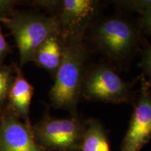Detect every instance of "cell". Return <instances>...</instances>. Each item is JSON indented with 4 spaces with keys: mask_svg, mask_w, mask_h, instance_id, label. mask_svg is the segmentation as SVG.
Listing matches in <instances>:
<instances>
[{
    "mask_svg": "<svg viewBox=\"0 0 151 151\" xmlns=\"http://www.w3.org/2000/svg\"><path fill=\"white\" fill-rule=\"evenodd\" d=\"M85 33L86 31H81L61 37L62 59L49 92L52 106L68 111L71 116H78L77 107L86 72L88 52L84 42Z\"/></svg>",
    "mask_w": 151,
    "mask_h": 151,
    "instance_id": "cell-1",
    "label": "cell"
},
{
    "mask_svg": "<svg viewBox=\"0 0 151 151\" xmlns=\"http://www.w3.org/2000/svg\"><path fill=\"white\" fill-rule=\"evenodd\" d=\"M4 24L14 37L20 56V67L32 62L41 45L48 38L61 37L62 30L55 16L29 11H15L11 16L2 18Z\"/></svg>",
    "mask_w": 151,
    "mask_h": 151,
    "instance_id": "cell-2",
    "label": "cell"
},
{
    "mask_svg": "<svg viewBox=\"0 0 151 151\" xmlns=\"http://www.w3.org/2000/svg\"><path fill=\"white\" fill-rule=\"evenodd\" d=\"M86 121L78 116L58 118L46 113L32 125L37 142L46 151H81Z\"/></svg>",
    "mask_w": 151,
    "mask_h": 151,
    "instance_id": "cell-3",
    "label": "cell"
},
{
    "mask_svg": "<svg viewBox=\"0 0 151 151\" xmlns=\"http://www.w3.org/2000/svg\"><path fill=\"white\" fill-rule=\"evenodd\" d=\"M139 78L127 82L109 66L104 64L94 65L86 71L81 96L92 101L129 102L132 98V88Z\"/></svg>",
    "mask_w": 151,
    "mask_h": 151,
    "instance_id": "cell-4",
    "label": "cell"
},
{
    "mask_svg": "<svg viewBox=\"0 0 151 151\" xmlns=\"http://www.w3.org/2000/svg\"><path fill=\"white\" fill-rule=\"evenodd\" d=\"M92 39L101 52L118 60L133 50L139 41V33L127 20L113 17L105 19L94 27Z\"/></svg>",
    "mask_w": 151,
    "mask_h": 151,
    "instance_id": "cell-5",
    "label": "cell"
},
{
    "mask_svg": "<svg viewBox=\"0 0 151 151\" xmlns=\"http://www.w3.org/2000/svg\"><path fill=\"white\" fill-rule=\"evenodd\" d=\"M120 151H140L151 139V85L143 76Z\"/></svg>",
    "mask_w": 151,
    "mask_h": 151,
    "instance_id": "cell-6",
    "label": "cell"
},
{
    "mask_svg": "<svg viewBox=\"0 0 151 151\" xmlns=\"http://www.w3.org/2000/svg\"><path fill=\"white\" fill-rule=\"evenodd\" d=\"M0 151H46L36 141L32 125L4 108L0 114Z\"/></svg>",
    "mask_w": 151,
    "mask_h": 151,
    "instance_id": "cell-7",
    "label": "cell"
},
{
    "mask_svg": "<svg viewBox=\"0 0 151 151\" xmlns=\"http://www.w3.org/2000/svg\"><path fill=\"white\" fill-rule=\"evenodd\" d=\"M99 9V1L93 0L59 1L55 15L61 27V37L81 31H86Z\"/></svg>",
    "mask_w": 151,
    "mask_h": 151,
    "instance_id": "cell-8",
    "label": "cell"
},
{
    "mask_svg": "<svg viewBox=\"0 0 151 151\" xmlns=\"http://www.w3.org/2000/svg\"><path fill=\"white\" fill-rule=\"evenodd\" d=\"M14 67L15 76L5 108L25 123L32 124L29 118L30 106L35 88L25 78L21 68L16 64H14Z\"/></svg>",
    "mask_w": 151,
    "mask_h": 151,
    "instance_id": "cell-9",
    "label": "cell"
},
{
    "mask_svg": "<svg viewBox=\"0 0 151 151\" xmlns=\"http://www.w3.org/2000/svg\"><path fill=\"white\" fill-rule=\"evenodd\" d=\"M62 55L63 42L61 37H51L39 47L32 62L55 76L61 64Z\"/></svg>",
    "mask_w": 151,
    "mask_h": 151,
    "instance_id": "cell-10",
    "label": "cell"
},
{
    "mask_svg": "<svg viewBox=\"0 0 151 151\" xmlns=\"http://www.w3.org/2000/svg\"><path fill=\"white\" fill-rule=\"evenodd\" d=\"M81 151H111L106 130L97 119L90 118L86 120Z\"/></svg>",
    "mask_w": 151,
    "mask_h": 151,
    "instance_id": "cell-11",
    "label": "cell"
},
{
    "mask_svg": "<svg viewBox=\"0 0 151 151\" xmlns=\"http://www.w3.org/2000/svg\"><path fill=\"white\" fill-rule=\"evenodd\" d=\"M14 67L0 64V114L7 103L9 91L14 79Z\"/></svg>",
    "mask_w": 151,
    "mask_h": 151,
    "instance_id": "cell-12",
    "label": "cell"
},
{
    "mask_svg": "<svg viewBox=\"0 0 151 151\" xmlns=\"http://www.w3.org/2000/svg\"><path fill=\"white\" fill-rule=\"evenodd\" d=\"M115 3L122 9L137 11L141 14L143 11L151 8V0H125L116 1Z\"/></svg>",
    "mask_w": 151,
    "mask_h": 151,
    "instance_id": "cell-13",
    "label": "cell"
},
{
    "mask_svg": "<svg viewBox=\"0 0 151 151\" xmlns=\"http://www.w3.org/2000/svg\"><path fill=\"white\" fill-rule=\"evenodd\" d=\"M19 1L14 0H0V17L7 18L11 16L16 11L15 6Z\"/></svg>",
    "mask_w": 151,
    "mask_h": 151,
    "instance_id": "cell-14",
    "label": "cell"
},
{
    "mask_svg": "<svg viewBox=\"0 0 151 151\" xmlns=\"http://www.w3.org/2000/svg\"><path fill=\"white\" fill-rule=\"evenodd\" d=\"M11 51V46L6 41L3 35L1 28L0 27V64H2L4 60Z\"/></svg>",
    "mask_w": 151,
    "mask_h": 151,
    "instance_id": "cell-15",
    "label": "cell"
},
{
    "mask_svg": "<svg viewBox=\"0 0 151 151\" xmlns=\"http://www.w3.org/2000/svg\"><path fill=\"white\" fill-rule=\"evenodd\" d=\"M141 66L145 73L151 81V46L145 50L141 61Z\"/></svg>",
    "mask_w": 151,
    "mask_h": 151,
    "instance_id": "cell-16",
    "label": "cell"
},
{
    "mask_svg": "<svg viewBox=\"0 0 151 151\" xmlns=\"http://www.w3.org/2000/svg\"><path fill=\"white\" fill-rule=\"evenodd\" d=\"M141 22L143 27L151 33V8L147 9L141 14Z\"/></svg>",
    "mask_w": 151,
    "mask_h": 151,
    "instance_id": "cell-17",
    "label": "cell"
},
{
    "mask_svg": "<svg viewBox=\"0 0 151 151\" xmlns=\"http://www.w3.org/2000/svg\"><path fill=\"white\" fill-rule=\"evenodd\" d=\"M1 19H2V18H1V17H0V22H1Z\"/></svg>",
    "mask_w": 151,
    "mask_h": 151,
    "instance_id": "cell-18",
    "label": "cell"
}]
</instances>
